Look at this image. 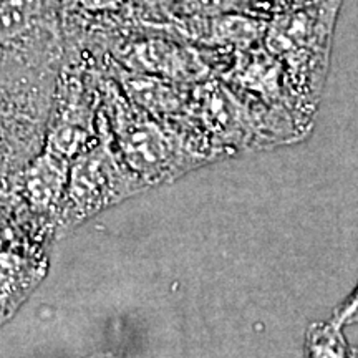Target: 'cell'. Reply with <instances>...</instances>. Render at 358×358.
I'll list each match as a JSON object with an SVG mask.
<instances>
[{"label": "cell", "instance_id": "cell-1", "mask_svg": "<svg viewBox=\"0 0 358 358\" xmlns=\"http://www.w3.org/2000/svg\"><path fill=\"white\" fill-rule=\"evenodd\" d=\"M98 87L116 150L146 187L173 181L219 158L209 138L191 120L161 122L134 105L118 82L101 71Z\"/></svg>", "mask_w": 358, "mask_h": 358}, {"label": "cell", "instance_id": "cell-2", "mask_svg": "<svg viewBox=\"0 0 358 358\" xmlns=\"http://www.w3.org/2000/svg\"><path fill=\"white\" fill-rule=\"evenodd\" d=\"M62 64L0 53V187L43 150Z\"/></svg>", "mask_w": 358, "mask_h": 358}, {"label": "cell", "instance_id": "cell-3", "mask_svg": "<svg viewBox=\"0 0 358 358\" xmlns=\"http://www.w3.org/2000/svg\"><path fill=\"white\" fill-rule=\"evenodd\" d=\"M345 0L313 6L268 19L264 47L284 69L290 93L308 123L319 108L329 75L335 25Z\"/></svg>", "mask_w": 358, "mask_h": 358}, {"label": "cell", "instance_id": "cell-4", "mask_svg": "<svg viewBox=\"0 0 358 358\" xmlns=\"http://www.w3.org/2000/svg\"><path fill=\"white\" fill-rule=\"evenodd\" d=\"M145 189V182L128 168L116 150L101 106L96 140L70 163L69 182L57 217V237Z\"/></svg>", "mask_w": 358, "mask_h": 358}, {"label": "cell", "instance_id": "cell-5", "mask_svg": "<svg viewBox=\"0 0 358 358\" xmlns=\"http://www.w3.org/2000/svg\"><path fill=\"white\" fill-rule=\"evenodd\" d=\"M71 161L42 150L6 182L22 204L53 232L57 239V217L64 201Z\"/></svg>", "mask_w": 358, "mask_h": 358}, {"label": "cell", "instance_id": "cell-6", "mask_svg": "<svg viewBox=\"0 0 358 358\" xmlns=\"http://www.w3.org/2000/svg\"><path fill=\"white\" fill-rule=\"evenodd\" d=\"M118 60L127 70L171 80L182 85L203 83L209 78L214 64L192 48L169 40L146 38L128 43L118 53Z\"/></svg>", "mask_w": 358, "mask_h": 358}, {"label": "cell", "instance_id": "cell-7", "mask_svg": "<svg viewBox=\"0 0 358 358\" xmlns=\"http://www.w3.org/2000/svg\"><path fill=\"white\" fill-rule=\"evenodd\" d=\"M47 271V250L0 249V327L27 301Z\"/></svg>", "mask_w": 358, "mask_h": 358}, {"label": "cell", "instance_id": "cell-8", "mask_svg": "<svg viewBox=\"0 0 358 358\" xmlns=\"http://www.w3.org/2000/svg\"><path fill=\"white\" fill-rule=\"evenodd\" d=\"M306 358H353V347L343 335V329L330 319L313 322L307 327L303 340Z\"/></svg>", "mask_w": 358, "mask_h": 358}, {"label": "cell", "instance_id": "cell-9", "mask_svg": "<svg viewBox=\"0 0 358 358\" xmlns=\"http://www.w3.org/2000/svg\"><path fill=\"white\" fill-rule=\"evenodd\" d=\"M65 17H80V20L110 22L129 8L131 0H60Z\"/></svg>", "mask_w": 358, "mask_h": 358}, {"label": "cell", "instance_id": "cell-10", "mask_svg": "<svg viewBox=\"0 0 358 358\" xmlns=\"http://www.w3.org/2000/svg\"><path fill=\"white\" fill-rule=\"evenodd\" d=\"M320 0H249L250 13L259 17H272L280 15V13L297 10L313 3H319Z\"/></svg>", "mask_w": 358, "mask_h": 358}, {"label": "cell", "instance_id": "cell-11", "mask_svg": "<svg viewBox=\"0 0 358 358\" xmlns=\"http://www.w3.org/2000/svg\"><path fill=\"white\" fill-rule=\"evenodd\" d=\"M332 320L338 327H342V329H345L348 325L358 324V284L345 301L335 307V310L332 313Z\"/></svg>", "mask_w": 358, "mask_h": 358}, {"label": "cell", "instance_id": "cell-12", "mask_svg": "<svg viewBox=\"0 0 358 358\" xmlns=\"http://www.w3.org/2000/svg\"><path fill=\"white\" fill-rule=\"evenodd\" d=\"M90 358H122V357H116V355H110V353H98V355H93Z\"/></svg>", "mask_w": 358, "mask_h": 358}, {"label": "cell", "instance_id": "cell-13", "mask_svg": "<svg viewBox=\"0 0 358 358\" xmlns=\"http://www.w3.org/2000/svg\"><path fill=\"white\" fill-rule=\"evenodd\" d=\"M353 358H358V345L353 347Z\"/></svg>", "mask_w": 358, "mask_h": 358}]
</instances>
